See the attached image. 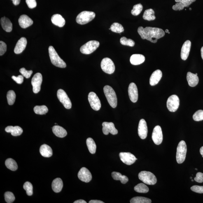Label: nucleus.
Here are the masks:
<instances>
[{"instance_id":"obj_1","label":"nucleus","mask_w":203,"mask_h":203,"mask_svg":"<svg viewBox=\"0 0 203 203\" xmlns=\"http://www.w3.org/2000/svg\"><path fill=\"white\" fill-rule=\"evenodd\" d=\"M139 33L142 39L147 40L152 43L157 42V40L163 37L165 32L162 29L157 28L140 27L138 29Z\"/></svg>"},{"instance_id":"obj_2","label":"nucleus","mask_w":203,"mask_h":203,"mask_svg":"<svg viewBox=\"0 0 203 203\" xmlns=\"http://www.w3.org/2000/svg\"><path fill=\"white\" fill-rule=\"evenodd\" d=\"M49 53L51 62L52 64L56 67L59 68L66 67V63L59 57L53 46H50L49 47Z\"/></svg>"},{"instance_id":"obj_3","label":"nucleus","mask_w":203,"mask_h":203,"mask_svg":"<svg viewBox=\"0 0 203 203\" xmlns=\"http://www.w3.org/2000/svg\"><path fill=\"white\" fill-rule=\"evenodd\" d=\"M104 91L110 106L113 108H116L118 104V100L114 90L110 86L106 85L104 87Z\"/></svg>"},{"instance_id":"obj_4","label":"nucleus","mask_w":203,"mask_h":203,"mask_svg":"<svg viewBox=\"0 0 203 203\" xmlns=\"http://www.w3.org/2000/svg\"><path fill=\"white\" fill-rule=\"evenodd\" d=\"M187 148L186 143L182 140L178 144L176 155L177 162L178 164L183 163L186 158Z\"/></svg>"},{"instance_id":"obj_5","label":"nucleus","mask_w":203,"mask_h":203,"mask_svg":"<svg viewBox=\"0 0 203 203\" xmlns=\"http://www.w3.org/2000/svg\"><path fill=\"white\" fill-rule=\"evenodd\" d=\"M96 15L93 12L84 11L78 15L76 22L80 24H85L92 21L95 18Z\"/></svg>"},{"instance_id":"obj_6","label":"nucleus","mask_w":203,"mask_h":203,"mask_svg":"<svg viewBox=\"0 0 203 203\" xmlns=\"http://www.w3.org/2000/svg\"><path fill=\"white\" fill-rule=\"evenodd\" d=\"M138 176L139 179L146 184L153 185L157 183L156 177L150 171H141Z\"/></svg>"},{"instance_id":"obj_7","label":"nucleus","mask_w":203,"mask_h":203,"mask_svg":"<svg viewBox=\"0 0 203 203\" xmlns=\"http://www.w3.org/2000/svg\"><path fill=\"white\" fill-rule=\"evenodd\" d=\"M99 45V42L95 40H91L82 45L80 48V51L82 54L87 55L92 54L97 50Z\"/></svg>"},{"instance_id":"obj_8","label":"nucleus","mask_w":203,"mask_h":203,"mask_svg":"<svg viewBox=\"0 0 203 203\" xmlns=\"http://www.w3.org/2000/svg\"><path fill=\"white\" fill-rule=\"evenodd\" d=\"M101 67L104 72L108 74H112L115 70L114 63L111 59L105 58L101 62Z\"/></svg>"},{"instance_id":"obj_9","label":"nucleus","mask_w":203,"mask_h":203,"mask_svg":"<svg viewBox=\"0 0 203 203\" xmlns=\"http://www.w3.org/2000/svg\"><path fill=\"white\" fill-rule=\"evenodd\" d=\"M57 96L58 98L65 108L67 109H71L72 106L71 101L64 90L61 89H59L57 91Z\"/></svg>"},{"instance_id":"obj_10","label":"nucleus","mask_w":203,"mask_h":203,"mask_svg":"<svg viewBox=\"0 0 203 203\" xmlns=\"http://www.w3.org/2000/svg\"><path fill=\"white\" fill-rule=\"evenodd\" d=\"M179 99L177 96L172 95L168 99L167 106L168 109L171 112L177 111L179 107Z\"/></svg>"},{"instance_id":"obj_11","label":"nucleus","mask_w":203,"mask_h":203,"mask_svg":"<svg viewBox=\"0 0 203 203\" xmlns=\"http://www.w3.org/2000/svg\"><path fill=\"white\" fill-rule=\"evenodd\" d=\"M88 100L93 109L95 111H99L101 109V104L100 100L95 93L91 92L89 93Z\"/></svg>"},{"instance_id":"obj_12","label":"nucleus","mask_w":203,"mask_h":203,"mask_svg":"<svg viewBox=\"0 0 203 203\" xmlns=\"http://www.w3.org/2000/svg\"><path fill=\"white\" fill-rule=\"evenodd\" d=\"M42 80V76L40 73H36L33 76L31 80V84L33 87V92L34 93H38L41 90Z\"/></svg>"},{"instance_id":"obj_13","label":"nucleus","mask_w":203,"mask_h":203,"mask_svg":"<svg viewBox=\"0 0 203 203\" xmlns=\"http://www.w3.org/2000/svg\"><path fill=\"white\" fill-rule=\"evenodd\" d=\"M152 139L155 145H160L163 140L162 128L160 126H156L152 134Z\"/></svg>"},{"instance_id":"obj_14","label":"nucleus","mask_w":203,"mask_h":203,"mask_svg":"<svg viewBox=\"0 0 203 203\" xmlns=\"http://www.w3.org/2000/svg\"><path fill=\"white\" fill-rule=\"evenodd\" d=\"M119 155L120 160L127 165H132L137 160L135 156L130 152H120Z\"/></svg>"},{"instance_id":"obj_15","label":"nucleus","mask_w":203,"mask_h":203,"mask_svg":"<svg viewBox=\"0 0 203 203\" xmlns=\"http://www.w3.org/2000/svg\"><path fill=\"white\" fill-rule=\"evenodd\" d=\"M78 177L80 181L88 183L92 179V175L90 171L85 167H82L78 173Z\"/></svg>"},{"instance_id":"obj_16","label":"nucleus","mask_w":203,"mask_h":203,"mask_svg":"<svg viewBox=\"0 0 203 203\" xmlns=\"http://www.w3.org/2000/svg\"><path fill=\"white\" fill-rule=\"evenodd\" d=\"M103 133L107 135L109 133L113 135L118 133V131L115 128L114 124L112 122H104L102 124Z\"/></svg>"},{"instance_id":"obj_17","label":"nucleus","mask_w":203,"mask_h":203,"mask_svg":"<svg viewBox=\"0 0 203 203\" xmlns=\"http://www.w3.org/2000/svg\"><path fill=\"white\" fill-rule=\"evenodd\" d=\"M138 134L142 139H145L148 135V129L146 122L144 119L140 120L138 127Z\"/></svg>"},{"instance_id":"obj_18","label":"nucleus","mask_w":203,"mask_h":203,"mask_svg":"<svg viewBox=\"0 0 203 203\" xmlns=\"http://www.w3.org/2000/svg\"><path fill=\"white\" fill-rule=\"evenodd\" d=\"M128 92L131 101L132 102H136L138 99V91L137 87L135 84L132 83L129 84Z\"/></svg>"},{"instance_id":"obj_19","label":"nucleus","mask_w":203,"mask_h":203,"mask_svg":"<svg viewBox=\"0 0 203 203\" xmlns=\"http://www.w3.org/2000/svg\"><path fill=\"white\" fill-rule=\"evenodd\" d=\"M196 1V0H175L177 3L173 6V9L175 11L183 10L185 7L189 6Z\"/></svg>"},{"instance_id":"obj_20","label":"nucleus","mask_w":203,"mask_h":203,"mask_svg":"<svg viewBox=\"0 0 203 203\" xmlns=\"http://www.w3.org/2000/svg\"><path fill=\"white\" fill-rule=\"evenodd\" d=\"M191 42L190 40H187L183 44L181 49V59L183 60H186L189 55Z\"/></svg>"},{"instance_id":"obj_21","label":"nucleus","mask_w":203,"mask_h":203,"mask_svg":"<svg viewBox=\"0 0 203 203\" xmlns=\"http://www.w3.org/2000/svg\"><path fill=\"white\" fill-rule=\"evenodd\" d=\"M27 43V40L25 37L21 38L17 41L14 49L15 53L17 54L21 53L25 49Z\"/></svg>"},{"instance_id":"obj_22","label":"nucleus","mask_w":203,"mask_h":203,"mask_svg":"<svg viewBox=\"0 0 203 203\" xmlns=\"http://www.w3.org/2000/svg\"><path fill=\"white\" fill-rule=\"evenodd\" d=\"M19 25L22 28H26L32 25L33 20L30 17L26 15H22L19 19Z\"/></svg>"},{"instance_id":"obj_23","label":"nucleus","mask_w":203,"mask_h":203,"mask_svg":"<svg viewBox=\"0 0 203 203\" xmlns=\"http://www.w3.org/2000/svg\"><path fill=\"white\" fill-rule=\"evenodd\" d=\"M162 77V71L157 70L152 73L150 78V84L151 86H154L159 83Z\"/></svg>"},{"instance_id":"obj_24","label":"nucleus","mask_w":203,"mask_h":203,"mask_svg":"<svg viewBox=\"0 0 203 203\" xmlns=\"http://www.w3.org/2000/svg\"><path fill=\"white\" fill-rule=\"evenodd\" d=\"M51 21L54 25L59 27H63L65 24V20L62 15L59 14H55L52 17Z\"/></svg>"},{"instance_id":"obj_25","label":"nucleus","mask_w":203,"mask_h":203,"mask_svg":"<svg viewBox=\"0 0 203 203\" xmlns=\"http://www.w3.org/2000/svg\"><path fill=\"white\" fill-rule=\"evenodd\" d=\"M187 79L189 85L192 87H195L199 81V78L197 75L190 72L187 73Z\"/></svg>"},{"instance_id":"obj_26","label":"nucleus","mask_w":203,"mask_h":203,"mask_svg":"<svg viewBox=\"0 0 203 203\" xmlns=\"http://www.w3.org/2000/svg\"><path fill=\"white\" fill-rule=\"evenodd\" d=\"M5 131L7 132L11 133L12 135L13 136H20L23 132L22 129L19 126H8L5 129Z\"/></svg>"},{"instance_id":"obj_27","label":"nucleus","mask_w":203,"mask_h":203,"mask_svg":"<svg viewBox=\"0 0 203 203\" xmlns=\"http://www.w3.org/2000/svg\"><path fill=\"white\" fill-rule=\"evenodd\" d=\"M145 60L144 56L141 54H134L131 56L130 59L131 63L133 65H138L143 63Z\"/></svg>"},{"instance_id":"obj_28","label":"nucleus","mask_w":203,"mask_h":203,"mask_svg":"<svg viewBox=\"0 0 203 203\" xmlns=\"http://www.w3.org/2000/svg\"><path fill=\"white\" fill-rule=\"evenodd\" d=\"M40 153L42 156L49 158L53 155L52 148L48 145L44 144L41 145L40 149Z\"/></svg>"},{"instance_id":"obj_29","label":"nucleus","mask_w":203,"mask_h":203,"mask_svg":"<svg viewBox=\"0 0 203 203\" xmlns=\"http://www.w3.org/2000/svg\"><path fill=\"white\" fill-rule=\"evenodd\" d=\"M1 23L3 29L7 32H10L13 29V24L9 19L4 17L1 19Z\"/></svg>"},{"instance_id":"obj_30","label":"nucleus","mask_w":203,"mask_h":203,"mask_svg":"<svg viewBox=\"0 0 203 203\" xmlns=\"http://www.w3.org/2000/svg\"><path fill=\"white\" fill-rule=\"evenodd\" d=\"M52 131L56 136L59 138L64 137L67 135L66 129L58 125L54 126L52 127Z\"/></svg>"},{"instance_id":"obj_31","label":"nucleus","mask_w":203,"mask_h":203,"mask_svg":"<svg viewBox=\"0 0 203 203\" xmlns=\"http://www.w3.org/2000/svg\"><path fill=\"white\" fill-rule=\"evenodd\" d=\"M63 184L62 179L60 178H57L53 180L52 183V190L55 192H60L62 191Z\"/></svg>"},{"instance_id":"obj_32","label":"nucleus","mask_w":203,"mask_h":203,"mask_svg":"<svg viewBox=\"0 0 203 203\" xmlns=\"http://www.w3.org/2000/svg\"><path fill=\"white\" fill-rule=\"evenodd\" d=\"M112 176L114 179L119 180L123 184H125L128 181V178L127 176L123 175L119 172L113 171L111 174Z\"/></svg>"},{"instance_id":"obj_33","label":"nucleus","mask_w":203,"mask_h":203,"mask_svg":"<svg viewBox=\"0 0 203 203\" xmlns=\"http://www.w3.org/2000/svg\"><path fill=\"white\" fill-rule=\"evenodd\" d=\"M143 17L144 20L148 21L153 20L156 18L155 12L152 9L145 10Z\"/></svg>"},{"instance_id":"obj_34","label":"nucleus","mask_w":203,"mask_h":203,"mask_svg":"<svg viewBox=\"0 0 203 203\" xmlns=\"http://www.w3.org/2000/svg\"><path fill=\"white\" fill-rule=\"evenodd\" d=\"M5 164L7 168L12 171H16L18 166L15 161L12 158H8L6 161Z\"/></svg>"},{"instance_id":"obj_35","label":"nucleus","mask_w":203,"mask_h":203,"mask_svg":"<svg viewBox=\"0 0 203 203\" xmlns=\"http://www.w3.org/2000/svg\"><path fill=\"white\" fill-rule=\"evenodd\" d=\"M86 144L90 153L94 154L96 152V146L95 142L91 138H89L86 140Z\"/></svg>"},{"instance_id":"obj_36","label":"nucleus","mask_w":203,"mask_h":203,"mask_svg":"<svg viewBox=\"0 0 203 203\" xmlns=\"http://www.w3.org/2000/svg\"><path fill=\"white\" fill-rule=\"evenodd\" d=\"M152 201L150 199L143 197H135L131 199V203H151Z\"/></svg>"},{"instance_id":"obj_37","label":"nucleus","mask_w":203,"mask_h":203,"mask_svg":"<svg viewBox=\"0 0 203 203\" xmlns=\"http://www.w3.org/2000/svg\"><path fill=\"white\" fill-rule=\"evenodd\" d=\"M134 189L136 192L139 193H147L149 191L148 187L143 183H140L136 185Z\"/></svg>"},{"instance_id":"obj_38","label":"nucleus","mask_w":203,"mask_h":203,"mask_svg":"<svg viewBox=\"0 0 203 203\" xmlns=\"http://www.w3.org/2000/svg\"><path fill=\"white\" fill-rule=\"evenodd\" d=\"M34 111L36 114L43 115L48 112V109L45 106H36L34 108Z\"/></svg>"},{"instance_id":"obj_39","label":"nucleus","mask_w":203,"mask_h":203,"mask_svg":"<svg viewBox=\"0 0 203 203\" xmlns=\"http://www.w3.org/2000/svg\"><path fill=\"white\" fill-rule=\"evenodd\" d=\"M110 30L112 32L115 33H120L123 32L124 31L123 26L118 23H114L111 26Z\"/></svg>"},{"instance_id":"obj_40","label":"nucleus","mask_w":203,"mask_h":203,"mask_svg":"<svg viewBox=\"0 0 203 203\" xmlns=\"http://www.w3.org/2000/svg\"><path fill=\"white\" fill-rule=\"evenodd\" d=\"M7 99L9 105H13L15 102V98H16V94L13 90L9 91L7 93Z\"/></svg>"},{"instance_id":"obj_41","label":"nucleus","mask_w":203,"mask_h":203,"mask_svg":"<svg viewBox=\"0 0 203 203\" xmlns=\"http://www.w3.org/2000/svg\"><path fill=\"white\" fill-rule=\"evenodd\" d=\"M143 7L140 3L135 5L132 10H131V13L134 16H137L141 13L142 11Z\"/></svg>"},{"instance_id":"obj_42","label":"nucleus","mask_w":203,"mask_h":203,"mask_svg":"<svg viewBox=\"0 0 203 203\" xmlns=\"http://www.w3.org/2000/svg\"><path fill=\"white\" fill-rule=\"evenodd\" d=\"M23 188L26 191L28 196H32L33 194V186L32 184L29 182H26L24 183Z\"/></svg>"},{"instance_id":"obj_43","label":"nucleus","mask_w":203,"mask_h":203,"mask_svg":"<svg viewBox=\"0 0 203 203\" xmlns=\"http://www.w3.org/2000/svg\"><path fill=\"white\" fill-rule=\"evenodd\" d=\"M120 43L122 45H127L130 47L134 46L135 45V42L131 39H127L126 37H122L120 38Z\"/></svg>"},{"instance_id":"obj_44","label":"nucleus","mask_w":203,"mask_h":203,"mask_svg":"<svg viewBox=\"0 0 203 203\" xmlns=\"http://www.w3.org/2000/svg\"><path fill=\"white\" fill-rule=\"evenodd\" d=\"M5 200L8 203H13L15 200V197L12 192H7L4 194Z\"/></svg>"},{"instance_id":"obj_45","label":"nucleus","mask_w":203,"mask_h":203,"mask_svg":"<svg viewBox=\"0 0 203 203\" xmlns=\"http://www.w3.org/2000/svg\"><path fill=\"white\" fill-rule=\"evenodd\" d=\"M195 121H200L203 120V110H199L194 114L192 116Z\"/></svg>"},{"instance_id":"obj_46","label":"nucleus","mask_w":203,"mask_h":203,"mask_svg":"<svg viewBox=\"0 0 203 203\" xmlns=\"http://www.w3.org/2000/svg\"><path fill=\"white\" fill-rule=\"evenodd\" d=\"M19 71L21 73L22 75L26 78H29L30 77L31 75L32 74L33 71H27L24 68H22L19 70Z\"/></svg>"},{"instance_id":"obj_47","label":"nucleus","mask_w":203,"mask_h":203,"mask_svg":"<svg viewBox=\"0 0 203 203\" xmlns=\"http://www.w3.org/2000/svg\"><path fill=\"white\" fill-rule=\"evenodd\" d=\"M191 190L197 193H203V186L194 185L191 187Z\"/></svg>"},{"instance_id":"obj_48","label":"nucleus","mask_w":203,"mask_h":203,"mask_svg":"<svg viewBox=\"0 0 203 203\" xmlns=\"http://www.w3.org/2000/svg\"><path fill=\"white\" fill-rule=\"evenodd\" d=\"M7 50V46L6 43L4 42L0 41V55L2 56L6 53Z\"/></svg>"},{"instance_id":"obj_49","label":"nucleus","mask_w":203,"mask_h":203,"mask_svg":"<svg viewBox=\"0 0 203 203\" xmlns=\"http://www.w3.org/2000/svg\"><path fill=\"white\" fill-rule=\"evenodd\" d=\"M12 78L18 84H21L23 83L24 76L23 75H20L17 76H12Z\"/></svg>"},{"instance_id":"obj_50","label":"nucleus","mask_w":203,"mask_h":203,"mask_svg":"<svg viewBox=\"0 0 203 203\" xmlns=\"http://www.w3.org/2000/svg\"><path fill=\"white\" fill-rule=\"evenodd\" d=\"M26 2L30 8L32 9L36 7L37 2L36 0H26Z\"/></svg>"},{"instance_id":"obj_51","label":"nucleus","mask_w":203,"mask_h":203,"mask_svg":"<svg viewBox=\"0 0 203 203\" xmlns=\"http://www.w3.org/2000/svg\"><path fill=\"white\" fill-rule=\"evenodd\" d=\"M194 180L199 183H203V174L201 172H198L196 175Z\"/></svg>"},{"instance_id":"obj_52","label":"nucleus","mask_w":203,"mask_h":203,"mask_svg":"<svg viewBox=\"0 0 203 203\" xmlns=\"http://www.w3.org/2000/svg\"><path fill=\"white\" fill-rule=\"evenodd\" d=\"M89 203H104V202L99 200H93L89 201Z\"/></svg>"},{"instance_id":"obj_53","label":"nucleus","mask_w":203,"mask_h":203,"mask_svg":"<svg viewBox=\"0 0 203 203\" xmlns=\"http://www.w3.org/2000/svg\"><path fill=\"white\" fill-rule=\"evenodd\" d=\"M13 1V3L15 6H17L20 3V0H12Z\"/></svg>"},{"instance_id":"obj_54","label":"nucleus","mask_w":203,"mask_h":203,"mask_svg":"<svg viewBox=\"0 0 203 203\" xmlns=\"http://www.w3.org/2000/svg\"><path fill=\"white\" fill-rule=\"evenodd\" d=\"M74 203H87V202L85 201L84 200H82V199H80V200H77L75 201Z\"/></svg>"},{"instance_id":"obj_55","label":"nucleus","mask_w":203,"mask_h":203,"mask_svg":"<svg viewBox=\"0 0 203 203\" xmlns=\"http://www.w3.org/2000/svg\"><path fill=\"white\" fill-rule=\"evenodd\" d=\"M200 152L201 154L203 157V146L201 147L200 149Z\"/></svg>"},{"instance_id":"obj_56","label":"nucleus","mask_w":203,"mask_h":203,"mask_svg":"<svg viewBox=\"0 0 203 203\" xmlns=\"http://www.w3.org/2000/svg\"><path fill=\"white\" fill-rule=\"evenodd\" d=\"M201 57H202V58L203 59V46L201 49Z\"/></svg>"},{"instance_id":"obj_57","label":"nucleus","mask_w":203,"mask_h":203,"mask_svg":"<svg viewBox=\"0 0 203 203\" xmlns=\"http://www.w3.org/2000/svg\"><path fill=\"white\" fill-rule=\"evenodd\" d=\"M165 32L166 33H168L169 32V30L167 29H166L165 31Z\"/></svg>"},{"instance_id":"obj_58","label":"nucleus","mask_w":203,"mask_h":203,"mask_svg":"<svg viewBox=\"0 0 203 203\" xmlns=\"http://www.w3.org/2000/svg\"><path fill=\"white\" fill-rule=\"evenodd\" d=\"M190 10H192V8H189Z\"/></svg>"},{"instance_id":"obj_59","label":"nucleus","mask_w":203,"mask_h":203,"mask_svg":"<svg viewBox=\"0 0 203 203\" xmlns=\"http://www.w3.org/2000/svg\"><path fill=\"white\" fill-rule=\"evenodd\" d=\"M195 170H197V169H195Z\"/></svg>"},{"instance_id":"obj_60","label":"nucleus","mask_w":203,"mask_h":203,"mask_svg":"<svg viewBox=\"0 0 203 203\" xmlns=\"http://www.w3.org/2000/svg\"><path fill=\"white\" fill-rule=\"evenodd\" d=\"M192 181H194L193 180H192Z\"/></svg>"},{"instance_id":"obj_61","label":"nucleus","mask_w":203,"mask_h":203,"mask_svg":"<svg viewBox=\"0 0 203 203\" xmlns=\"http://www.w3.org/2000/svg\"><path fill=\"white\" fill-rule=\"evenodd\" d=\"M196 75H197V73H196Z\"/></svg>"},{"instance_id":"obj_62","label":"nucleus","mask_w":203,"mask_h":203,"mask_svg":"<svg viewBox=\"0 0 203 203\" xmlns=\"http://www.w3.org/2000/svg\"><path fill=\"white\" fill-rule=\"evenodd\" d=\"M168 33H169V34H170V32H168Z\"/></svg>"}]
</instances>
